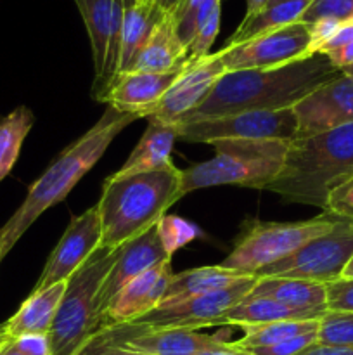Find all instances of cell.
<instances>
[{
  "label": "cell",
  "instance_id": "f6af8a7d",
  "mask_svg": "<svg viewBox=\"0 0 353 355\" xmlns=\"http://www.w3.org/2000/svg\"><path fill=\"white\" fill-rule=\"evenodd\" d=\"M179 2L180 0H158L159 7H161L163 10H166V12H170V10H172Z\"/></svg>",
  "mask_w": 353,
  "mask_h": 355
},
{
  "label": "cell",
  "instance_id": "4fadbf2b",
  "mask_svg": "<svg viewBox=\"0 0 353 355\" xmlns=\"http://www.w3.org/2000/svg\"><path fill=\"white\" fill-rule=\"evenodd\" d=\"M227 73L220 52H211L199 59H189L173 85L166 90L147 120L176 125L182 118L201 106L218 80Z\"/></svg>",
  "mask_w": 353,
  "mask_h": 355
},
{
  "label": "cell",
  "instance_id": "60d3db41",
  "mask_svg": "<svg viewBox=\"0 0 353 355\" xmlns=\"http://www.w3.org/2000/svg\"><path fill=\"white\" fill-rule=\"evenodd\" d=\"M298 355H353V345H320L314 343Z\"/></svg>",
  "mask_w": 353,
  "mask_h": 355
},
{
  "label": "cell",
  "instance_id": "816d5d0a",
  "mask_svg": "<svg viewBox=\"0 0 353 355\" xmlns=\"http://www.w3.org/2000/svg\"><path fill=\"white\" fill-rule=\"evenodd\" d=\"M145 2H156V3H158V0H145Z\"/></svg>",
  "mask_w": 353,
  "mask_h": 355
},
{
  "label": "cell",
  "instance_id": "ffe728a7",
  "mask_svg": "<svg viewBox=\"0 0 353 355\" xmlns=\"http://www.w3.org/2000/svg\"><path fill=\"white\" fill-rule=\"evenodd\" d=\"M187 62H189V52L176 33L172 16L166 12L142 47L130 71L172 73L182 69Z\"/></svg>",
  "mask_w": 353,
  "mask_h": 355
},
{
  "label": "cell",
  "instance_id": "6da1fadb",
  "mask_svg": "<svg viewBox=\"0 0 353 355\" xmlns=\"http://www.w3.org/2000/svg\"><path fill=\"white\" fill-rule=\"evenodd\" d=\"M341 73L320 52L279 68L227 71L218 80L208 99L176 125L249 111L294 107L311 90L331 82Z\"/></svg>",
  "mask_w": 353,
  "mask_h": 355
},
{
  "label": "cell",
  "instance_id": "7c38bea8",
  "mask_svg": "<svg viewBox=\"0 0 353 355\" xmlns=\"http://www.w3.org/2000/svg\"><path fill=\"white\" fill-rule=\"evenodd\" d=\"M85 23L93 62L92 96L102 101L118 75L121 24L127 0H75Z\"/></svg>",
  "mask_w": 353,
  "mask_h": 355
},
{
  "label": "cell",
  "instance_id": "603a6c76",
  "mask_svg": "<svg viewBox=\"0 0 353 355\" xmlns=\"http://www.w3.org/2000/svg\"><path fill=\"white\" fill-rule=\"evenodd\" d=\"M246 298H270L301 311L327 312V290L325 284L314 281L289 279V277H258Z\"/></svg>",
  "mask_w": 353,
  "mask_h": 355
},
{
  "label": "cell",
  "instance_id": "30bf717a",
  "mask_svg": "<svg viewBox=\"0 0 353 355\" xmlns=\"http://www.w3.org/2000/svg\"><path fill=\"white\" fill-rule=\"evenodd\" d=\"M256 281V276H246L225 290L179 302H161L147 314L128 322V326L144 329H201L221 326L227 311L248 297Z\"/></svg>",
  "mask_w": 353,
  "mask_h": 355
},
{
  "label": "cell",
  "instance_id": "d590c367",
  "mask_svg": "<svg viewBox=\"0 0 353 355\" xmlns=\"http://www.w3.org/2000/svg\"><path fill=\"white\" fill-rule=\"evenodd\" d=\"M327 311L353 312V279H338L325 284Z\"/></svg>",
  "mask_w": 353,
  "mask_h": 355
},
{
  "label": "cell",
  "instance_id": "f546056e",
  "mask_svg": "<svg viewBox=\"0 0 353 355\" xmlns=\"http://www.w3.org/2000/svg\"><path fill=\"white\" fill-rule=\"evenodd\" d=\"M218 3H221V0H180L170 10L168 14L175 23L176 33H179L180 40L185 44V47H189L196 31L199 30L201 24Z\"/></svg>",
  "mask_w": 353,
  "mask_h": 355
},
{
  "label": "cell",
  "instance_id": "484cf974",
  "mask_svg": "<svg viewBox=\"0 0 353 355\" xmlns=\"http://www.w3.org/2000/svg\"><path fill=\"white\" fill-rule=\"evenodd\" d=\"M324 314L314 311H301L289 307L270 298H244L241 304L227 311L221 319V326H258L279 321H311L320 319Z\"/></svg>",
  "mask_w": 353,
  "mask_h": 355
},
{
  "label": "cell",
  "instance_id": "d6986e66",
  "mask_svg": "<svg viewBox=\"0 0 353 355\" xmlns=\"http://www.w3.org/2000/svg\"><path fill=\"white\" fill-rule=\"evenodd\" d=\"M182 69L172 73H120L100 103H106L107 106L121 113L147 118Z\"/></svg>",
  "mask_w": 353,
  "mask_h": 355
},
{
  "label": "cell",
  "instance_id": "e575fe53",
  "mask_svg": "<svg viewBox=\"0 0 353 355\" xmlns=\"http://www.w3.org/2000/svg\"><path fill=\"white\" fill-rule=\"evenodd\" d=\"M220 23H221V3H218L213 10L210 12V16L204 19V23L201 24L199 30L194 35L192 42L187 47L189 52V59H199L204 55L211 54L210 49L213 45L215 38H217L218 31H220Z\"/></svg>",
  "mask_w": 353,
  "mask_h": 355
},
{
  "label": "cell",
  "instance_id": "d4e9b609",
  "mask_svg": "<svg viewBox=\"0 0 353 355\" xmlns=\"http://www.w3.org/2000/svg\"><path fill=\"white\" fill-rule=\"evenodd\" d=\"M246 276H253V274H241L237 270L225 269L220 263L183 270V272L173 274L163 302H179L225 290L239 283Z\"/></svg>",
  "mask_w": 353,
  "mask_h": 355
},
{
  "label": "cell",
  "instance_id": "7dc6e473",
  "mask_svg": "<svg viewBox=\"0 0 353 355\" xmlns=\"http://www.w3.org/2000/svg\"><path fill=\"white\" fill-rule=\"evenodd\" d=\"M9 340V336H7V331H6V322H2L0 324V345H2L3 342H7Z\"/></svg>",
  "mask_w": 353,
  "mask_h": 355
},
{
  "label": "cell",
  "instance_id": "c3c4849f",
  "mask_svg": "<svg viewBox=\"0 0 353 355\" xmlns=\"http://www.w3.org/2000/svg\"><path fill=\"white\" fill-rule=\"evenodd\" d=\"M120 350L121 355H152V354H142V352H135V350H128V349H121V347H116Z\"/></svg>",
  "mask_w": 353,
  "mask_h": 355
},
{
  "label": "cell",
  "instance_id": "9a60e30c",
  "mask_svg": "<svg viewBox=\"0 0 353 355\" xmlns=\"http://www.w3.org/2000/svg\"><path fill=\"white\" fill-rule=\"evenodd\" d=\"M97 336L113 347L152 355H196L228 343L220 335L197 329H144L128 324L106 326Z\"/></svg>",
  "mask_w": 353,
  "mask_h": 355
},
{
  "label": "cell",
  "instance_id": "f1b7e54d",
  "mask_svg": "<svg viewBox=\"0 0 353 355\" xmlns=\"http://www.w3.org/2000/svg\"><path fill=\"white\" fill-rule=\"evenodd\" d=\"M318 322H320V319H311V321H279L269 322V324L246 326V328H241L242 338H239L234 343L244 350L277 345V343L296 338V336L305 335V333L317 331Z\"/></svg>",
  "mask_w": 353,
  "mask_h": 355
},
{
  "label": "cell",
  "instance_id": "bcb514c9",
  "mask_svg": "<svg viewBox=\"0 0 353 355\" xmlns=\"http://www.w3.org/2000/svg\"><path fill=\"white\" fill-rule=\"evenodd\" d=\"M343 279H353V255L352 259H350L348 266L345 267V270H343Z\"/></svg>",
  "mask_w": 353,
  "mask_h": 355
},
{
  "label": "cell",
  "instance_id": "2e32d148",
  "mask_svg": "<svg viewBox=\"0 0 353 355\" xmlns=\"http://www.w3.org/2000/svg\"><path fill=\"white\" fill-rule=\"evenodd\" d=\"M296 139L314 137L353 123V80L341 73L305 96L293 107Z\"/></svg>",
  "mask_w": 353,
  "mask_h": 355
},
{
  "label": "cell",
  "instance_id": "ba28073f",
  "mask_svg": "<svg viewBox=\"0 0 353 355\" xmlns=\"http://www.w3.org/2000/svg\"><path fill=\"white\" fill-rule=\"evenodd\" d=\"M353 255V220L341 218L331 232L311 239L293 255L263 267L256 277H289L329 284L341 279Z\"/></svg>",
  "mask_w": 353,
  "mask_h": 355
},
{
  "label": "cell",
  "instance_id": "4316f807",
  "mask_svg": "<svg viewBox=\"0 0 353 355\" xmlns=\"http://www.w3.org/2000/svg\"><path fill=\"white\" fill-rule=\"evenodd\" d=\"M308 3L305 0H291V2H279L265 7L263 10L256 12L255 16L244 17L239 24L237 30L232 33V37L225 42L224 47L228 45H237L246 40L266 33V31L277 30V28L287 26V24L298 23L307 10Z\"/></svg>",
  "mask_w": 353,
  "mask_h": 355
},
{
  "label": "cell",
  "instance_id": "277c9868",
  "mask_svg": "<svg viewBox=\"0 0 353 355\" xmlns=\"http://www.w3.org/2000/svg\"><path fill=\"white\" fill-rule=\"evenodd\" d=\"M176 166L135 175H111L99 198L100 248L116 250L154 227L180 200Z\"/></svg>",
  "mask_w": 353,
  "mask_h": 355
},
{
  "label": "cell",
  "instance_id": "52a82bcc",
  "mask_svg": "<svg viewBox=\"0 0 353 355\" xmlns=\"http://www.w3.org/2000/svg\"><path fill=\"white\" fill-rule=\"evenodd\" d=\"M341 217L324 211L300 222H253L235 241L221 267L255 276L263 267L284 260L311 239L331 232Z\"/></svg>",
  "mask_w": 353,
  "mask_h": 355
},
{
  "label": "cell",
  "instance_id": "d6a6232c",
  "mask_svg": "<svg viewBox=\"0 0 353 355\" xmlns=\"http://www.w3.org/2000/svg\"><path fill=\"white\" fill-rule=\"evenodd\" d=\"M320 19H336L339 23L353 19V0H311L300 21L311 24Z\"/></svg>",
  "mask_w": 353,
  "mask_h": 355
},
{
  "label": "cell",
  "instance_id": "7402d4cb",
  "mask_svg": "<svg viewBox=\"0 0 353 355\" xmlns=\"http://www.w3.org/2000/svg\"><path fill=\"white\" fill-rule=\"evenodd\" d=\"M176 142L175 125H165L149 120L141 141L130 153L125 165L114 175H135V173L156 172L175 166L172 163V151Z\"/></svg>",
  "mask_w": 353,
  "mask_h": 355
},
{
  "label": "cell",
  "instance_id": "3957f363",
  "mask_svg": "<svg viewBox=\"0 0 353 355\" xmlns=\"http://www.w3.org/2000/svg\"><path fill=\"white\" fill-rule=\"evenodd\" d=\"M350 179H353V123L289 142L282 168L265 191L289 203L325 211L329 194Z\"/></svg>",
  "mask_w": 353,
  "mask_h": 355
},
{
  "label": "cell",
  "instance_id": "f907efd6",
  "mask_svg": "<svg viewBox=\"0 0 353 355\" xmlns=\"http://www.w3.org/2000/svg\"><path fill=\"white\" fill-rule=\"evenodd\" d=\"M279 2H291V0H272V2H270V6H272V3H279ZM305 2H311V0H305Z\"/></svg>",
  "mask_w": 353,
  "mask_h": 355
},
{
  "label": "cell",
  "instance_id": "681fc988",
  "mask_svg": "<svg viewBox=\"0 0 353 355\" xmlns=\"http://www.w3.org/2000/svg\"><path fill=\"white\" fill-rule=\"evenodd\" d=\"M343 73H345L346 76H350V78L353 80V64L352 66H348V68H345V69H341Z\"/></svg>",
  "mask_w": 353,
  "mask_h": 355
},
{
  "label": "cell",
  "instance_id": "9c48e42d",
  "mask_svg": "<svg viewBox=\"0 0 353 355\" xmlns=\"http://www.w3.org/2000/svg\"><path fill=\"white\" fill-rule=\"evenodd\" d=\"M176 141H279L293 142L298 135L293 107L277 111H249L220 118L175 125Z\"/></svg>",
  "mask_w": 353,
  "mask_h": 355
},
{
  "label": "cell",
  "instance_id": "8d00e7d4",
  "mask_svg": "<svg viewBox=\"0 0 353 355\" xmlns=\"http://www.w3.org/2000/svg\"><path fill=\"white\" fill-rule=\"evenodd\" d=\"M325 211L338 215L341 218L353 220V179L346 180L339 187H336L327 198Z\"/></svg>",
  "mask_w": 353,
  "mask_h": 355
},
{
  "label": "cell",
  "instance_id": "7bdbcfd3",
  "mask_svg": "<svg viewBox=\"0 0 353 355\" xmlns=\"http://www.w3.org/2000/svg\"><path fill=\"white\" fill-rule=\"evenodd\" d=\"M272 0H246V16L244 17H251L255 16L256 12L265 9L266 6H270Z\"/></svg>",
  "mask_w": 353,
  "mask_h": 355
},
{
  "label": "cell",
  "instance_id": "1f68e13d",
  "mask_svg": "<svg viewBox=\"0 0 353 355\" xmlns=\"http://www.w3.org/2000/svg\"><path fill=\"white\" fill-rule=\"evenodd\" d=\"M317 343L353 345V312H325L318 322Z\"/></svg>",
  "mask_w": 353,
  "mask_h": 355
},
{
  "label": "cell",
  "instance_id": "ac0fdd59",
  "mask_svg": "<svg viewBox=\"0 0 353 355\" xmlns=\"http://www.w3.org/2000/svg\"><path fill=\"white\" fill-rule=\"evenodd\" d=\"M172 276V260H165L125 284L107 305L102 315V328L128 324L158 307L165 298Z\"/></svg>",
  "mask_w": 353,
  "mask_h": 355
},
{
  "label": "cell",
  "instance_id": "74e56055",
  "mask_svg": "<svg viewBox=\"0 0 353 355\" xmlns=\"http://www.w3.org/2000/svg\"><path fill=\"white\" fill-rule=\"evenodd\" d=\"M317 331L305 333V335L286 340V342H280L277 345L262 347V349L249 350V352L253 355H298L300 352H303L305 349L314 345V343H317Z\"/></svg>",
  "mask_w": 353,
  "mask_h": 355
},
{
  "label": "cell",
  "instance_id": "83f0119b",
  "mask_svg": "<svg viewBox=\"0 0 353 355\" xmlns=\"http://www.w3.org/2000/svg\"><path fill=\"white\" fill-rule=\"evenodd\" d=\"M33 121V113L26 106L16 107L0 118V182L12 172Z\"/></svg>",
  "mask_w": 353,
  "mask_h": 355
},
{
  "label": "cell",
  "instance_id": "7a4b0ae2",
  "mask_svg": "<svg viewBox=\"0 0 353 355\" xmlns=\"http://www.w3.org/2000/svg\"><path fill=\"white\" fill-rule=\"evenodd\" d=\"M135 120H138L135 114L121 113L107 106L93 127L48 165V168L31 184L21 207L0 227V262L42 214L68 198L73 187L102 158L114 137Z\"/></svg>",
  "mask_w": 353,
  "mask_h": 355
},
{
  "label": "cell",
  "instance_id": "b9f144b4",
  "mask_svg": "<svg viewBox=\"0 0 353 355\" xmlns=\"http://www.w3.org/2000/svg\"><path fill=\"white\" fill-rule=\"evenodd\" d=\"M196 355H253L249 350L241 349V347L235 345L234 342L225 343L224 347H218V349H211V350H204V352H199Z\"/></svg>",
  "mask_w": 353,
  "mask_h": 355
},
{
  "label": "cell",
  "instance_id": "5b68a950",
  "mask_svg": "<svg viewBox=\"0 0 353 355\" xmlns=\"http://www.w3.org/2000/svg\"><path fill=\"white\" fill-rule=\"evenodd\" d=\"M217 155L180 170L179 198L215 186H241L265 191L279 175L289 142L218 141Z\"/></svg>",
  "mask_w": 353,
  "mask_h": 355
},
{
  "label": "cell",
  "instance_id": "8fae6325",
  "mask_svg": "<svg viewBox=\"0 0 353 355\" xmlns=\"http://www.w3.org/2000/svg\"><path fill=\"white\" fill-rule=\"evenodd\" d=\"M218 52L227 71L279 68L314 55L310 26L301 21L266 31L242 44L221 47Z\"/></svg>",
  "mask_w": 353,
  "mask_h": 355
},
{
  "label": "cell",
  "instance_id": "4dcf8cb0",
  "mask_svg": "<svg viewBox=\"0 0 353 355\" xmlns=\"http://www.w3.org/2000/svg\"><path fill=\"white\" fill-rule=\"evenodd\" d=\"M156 232H158L161 246L170 259L173 257V253L179 252L180 248H183L201 236V231L192 222L168 214L156 224Z\"/></svg>",
  "mask_w": 353,
  "mask_h": 355
},
{
  "label": "cell",
  "instance_id": "cb8c5ba5",
  "mask_svg": "<svg viewBox=\"0 0 353 355\" xmlns=\"http://www.w3.org/2000/svg\"><path fill=\"white\" fill-rule=\"evenodd\" d=\"M66 283H57L45 290L31 291L30 297L21 304L16 314L6 321L7 336L17 338L23 335H48V329L64 295Z\"/></svg>",
  "mask_w": 353,
  "mask_h": 355
},
{
  "label": "cell",
  "instance_id": "ab89813d",
  "mask_svg": "<svg viewBox=\"0 0 353 355\" xmlns=\"http://www.w3.org/2000/svg\"><path fill=\"white\" fill-rule=\"evenodd\" d=\"M76 355H121V354L116 347L109 345V343H106L104 340H100L96 333V335L89 340V343H87V345L83 347V349Z\"/></svg>",
  "mask_w": 353,
  "mask_h": 355
},
{
  "label": "cell",
  "instance_id": "44dd1931",
  "mask_svg": "<svg viewBox=\"0 0 353 355\" xmlns=\"http://www.w3.org/2000/svg\"><path fill=\"white\" fill-rule=\"evenodd\" d=\"M165 16L166 10H163L159 3L145 2V0H127L123 24H121L118 75L130 71L142 47Z\"/></svg>",
  "mask_w": 353,
  "mask_h": 355
},
{
  "label": "cell",
  "instance_id": "f35d334b",
  "mask_svg": "<svg viewBox=\"0 0 353 355\" xmlns=\"http://www.w3.org/2000/svg\"><path fill=\"white\" fill-rule=\"evenodd\" d=\"M10 340L23 355H51L47 335H23Z\"/></svg>",
  "mask_w": 353,
  "mask_h": 355
},
{
  "label": "cell",
  "instance_id": "ee69618b",
  "mask_svg": "<svg viewBox=\"0 0 353 355\" xmlns=\"http://www.w3.org/2000/svg\"><path fill=\"white\" fill-rule=\"evenodd\" d=\"M0 355H23V354L14 347L12 340L9 338L7 342H3L2 345H0Z\"/></svg>",
  "mask_w": 353,
  "mask_h": 355
},
{
  "label": "cell",
  "instance_id": "5bb4252c",
  "mask_svg": "<svg viewBox=\"0 0 353 355\" xmlns=\"http://www.w3.org/2000/svg\"><path fill=\"white\" fill-rule=\"evenodd\" d=\"M102 225L99 208L90 207L78 217H73L64 234L52 250L33 291L45 290L52 284L66 283L78 269H82L100 248Z\"/></svg>",
  "mask_w": 353,
  "mask_h": 355
},
{
  "label": "cell",
  "instance_id": "e0dca14e",
  "mask_svg": "<svg viewBox=\"0 0 353 355\" xmlns=\"http://www.w3.org/2000/svg\"><path fill=\"white\" fill-rule=\"evenodd\" d=\"M172 260L166 255L165 248L156 232V225L138 238L132 239L127 245L120 246L116 260L107 272L106 279L102 281L99 295H97V312L100 318V328H102V315L106 312L109 302L116 297L125 284L130 283L142 272L149 270L158 263Z\"/></svg>",
  "mask_w": 353,
  "mask_h": 355
},
{
  "label": "cell",
  "instance_id": "8992f818",
  "mask_svg": "<svg viewBox=\"0 0 353 355\" xmlns=\"http://www.w3.org/2000/svg\"><path fill=\"white\" fill-rule=\"evenodd\" d=\"M120 248H99L66 283L55 318L48 329L51 355H76L100 329L97 295Z\"/></svg>",
  "mask_w": 353,
  "mask_h": 355
},
{
  "label": "cell",
  "instance_id": "836d02e7",
  "mask_svg": "<svg viewBox=\"0 0 353 355\" xmlns=\"http://www.w3.org/2000/svg\"><path fill=\"white\" fill-rule=\"evenodd\" d=\"M320 54L331 59L332 64L339 69H345L353 64V19L346 21L339 26L334 37L320 49Z\"/></svg>",
  "mask_w": 353,
  "mask_h": 355
}]
</instances>
